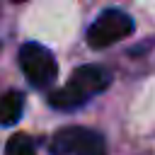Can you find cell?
Here are the masks:
<instances>
[{"label": "cell", "mask_w": 155, "mask_h": 155, "mask_svg": "<svg viewBox=\"0 0 155 155\" xmlns=\"http://www.w3.org/2000/svg\"><path fill=\"white\" fill-rule=\"evenodd\" d=\"M12 2H24V0H12Z\"/></svg>", "instance_id": "7"}, {"label": "cell", "mask_w": 155, "mask_h": 155, "mask_svg": "<svg viewBox=\"0 0 155 155\" xmlns=\"http://www.w3.org/2000/svg\"><path fill=\"white\" fill-rule=\"evenodd\" d=\"M19 68H22L24 78L29 80V85L36 90L48 87L58 75V65H56L53 53L46 46L34 44V41H29L19 48Z\"/></svg>", "instance_id": "2"}, {"label": "cell", "mask_w": 155, "mask_h": 155, "mask_svg": "<svg viewBox=\"0 0 155 155\" xmlns=\"http://www.w3.org/2000/svg\"><path fill=\"white\" fill-rule=\"evenodd\" d=\"M5 155H36L34 140L27 133H15V136H10V140L5 145Z\"/></svg>", "instance_id": "6"}, {"label": "cell", "mask_w": 155, "mask_h": 155, "mask_svg": "<svg viewBox=\"0 0 155 155\" xmlns=\"http://www.w3.org/2000/svg\"><path fill=\"white\" fill-rule=\"evenodd\" d=\"M24 97L19 92H5L0 97V126H15L22 116Z\"/></svg>", "instance_id": "5"}, {"label": "cell", "mask_w": 155, "mask_h": 155, "mask_svg": "<svg viewBox=\"0 0 155 155\" xmlns=\"http://www.w3.org/2000/svg\"><path fill=\"white\" fill-rule=\"evenodd\" d=\"M133 31V19L121 10H104L87 29V44L92 48H107Z\"/></svg>", "instance_id": "4"}, {"label": "cell", "mask_w": 155, "mask_h": 155, "mask_svg": "<svg viewBox=\"0 0 155 155\" xmlns=\"http://www.w3.org/2000/svg\"><path fill=\"white\" fill-rule=\"evenodd\" d=\"M109 85H111V73L107 68H102V65H80L78 70H73L70 80L61 90L51 92L48 102L56 109H75V107L85 104L90 97L104 92Z\"/></svg>", "instance_id": "1"}, {"label": "cell", "mask_w": 155, "mask_h": 155, "mask_svg": "<svg viewBox=\"0 0 155 155\" xmlns=\"http://www.w3.org/2000/svg\"><path fill=\"white\" fill-rule=\"evenodd\" d=\"M51 155H104V138L85 126L61 128L48 145Z\"/></svg>", "instance_id": "3"}]
</instances>
